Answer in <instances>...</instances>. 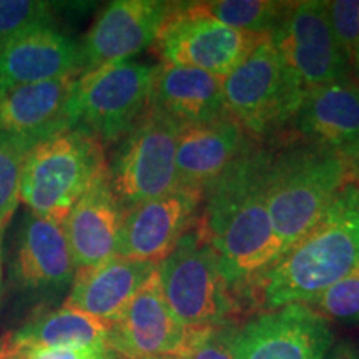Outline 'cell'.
I'll use <instances>...</instances> for the list:
<instances>
[{"label": "cell", "instance_id": "cell-9", "mask_svg": "<svg viewBox=\"0 0 359 359\" xmlns=\"http://www.w3.org/2000/svg\"><path fill=\"white\" fill-rule=\"evenodd\" d=\"M269 35L231 29L205 15L195 2L175 4L151 45L161 64L193 67L224 79Z\"/></svg>", "mask_w": 359, "mask_h": 359}, {"label": "cell", "instance_id": "cell-11", "mask_svg": "<svg viewBox=\"0 0 359 359\" xmlns=\"http://www.w3.org/2000/svg\"><path fill=\"white\" fill-rule=\"evenodd\" d=\"M206 330L183 325L175 316L165 302L155 269L110 326L109 349L116 359H183Z\"/></svg>", "mask_w": 359, "mask_h": 359}, {"label": "cell", "instance_id": "cell-16", "mask_svg": "<svg viewBox=\"0 0 359 359\" xmlns=\"http://www.w3.org/2000/svg\"><path fill=\"white\" fill-rule=\"evenodd\" d=\"M80 75L0 88V138L29 151L72 127L70 100Z\"/></svg>", "mask_w": 359, "mask_h": 359}, {"label": "cell", "instance_id": "cell-25", "mask_svg": "<svg viewBox=\"0 0 359 359\" xmlns=\"http://www.w3.org/2000/svg\"><path fill=\"white\" fill-rule=\"evenodd\" d=\"M55 27V7L39 0H0V47L20 35Z\"/></svg>", "mask_w": 359, "mask_h": 359}, {"label": "cell", "instance_id": "cell-32", "mask_svg": "<svg viewBox=\"0 0 359 359\" xmlns=\"http://www.w3.org/2000/svg\"><path fill=\"white\" fill-rule=\"evenodd\" d=\"M351 70H354V75L359 79V48L356 52V55L353 58V64H351Z\"/></svg>", "mask_w": 359, "mask_h": 359}, {"label": "cell", "instance_id": "cell-18", "mask_svg": "<svg viewBox=\"0 0 359 359\" xmlns=\"http://www.w3.org/2000/svg\"><path fill=\"white\" fill-rule=\"evenodd\" d=\"M123 210L111 187L110 170L74 205L64 231L77 271L118 255Z\"/></svg>", "mask_w": 359, "mask_h": 359}, {"label": "cell", "instance_id": "cell-8", "mask_svg": "<svg viewBox=\"0 0 359 359\" xmlns=\"http://www.w3.org/2000/svg\"><path fill=\"white\" fill-rule=\"evenodd\" d=\"M180 127L154 109L145 110L118 143L111 165V187L123 208L158 198L180 187L177 145Z\"/></svg>", "mask_w": 359, "mask_h": 359}, {"label": "cell", "instance_id": "cell-10", "mask_svg": "<svg viewBox=\"0 0 359 359\" xmlns=\"http://www.w3.org/2000/svg\"><path fill=\"white\" fill-rule=\"evenodd\" d=\"M269 39L304 97L336 80L351 77V64L327 22L326 2H290Z\"/></svg>", "mask_w": 359, "mask_h": 359}, {"label": "cell", "instance_id": "cell-29", "mask_svg": "<svg viewBox=\"0 0 359 359\" xmlns=\"http://www.w3.org/2000/svg\"><path fill=\"white\" fill-rule=\"evenodd\" d=\"M235 331L228 326L208 327L183 359H235L231 338Z\"/></svg>", "mask_w": 359, "mask_h": 359}, {"label": "cell", "instance_id": "cell-30", "mask_svg": "<svg viewBox=\"0 0 359 359\" xmlns=\"http://www.w3.org/2000/svg\"><path fill=\"white\" fill-rule=\"evenodd\" d=\"M22 359H116L109 348H39L20 354Z\"/></svg>", "mask_w": 359, "mask_h": 359}, {"label": "cell", "instance_id": "cell-13", "mask_svg": "<svg viewBox=\"0 0 359 359\" xmlns=\"http://www.w3.org/2000/svg\"><path fill=\"white\" fill-rule=\"evenodd\" d=\"M201 203L203 193L178 187L158 198L127 206L123 210L118 255L158 266L195 226Z\"/></svg>", "mask_w": 359, "mask_h": 359}, {"label": "cell", "instance_id": "cell-15", "mask_svg": "<svg viewBox=\"0 0 359 359\" xmlns=\"http://www.w3.org/2000/svg\"><path fill=\"white\" fill-rule=\"evenodd\" d=\"M75 268L64 223L25 213L11 258V281L22 293L58 296L74 283Z\"/></svg>", "mask_w": 359, "mask_h": 359}, {"label": "cell", "instance_id": "cell-3", "mask_svg": "<svg viewBox=\"0 0 359 359\" xmlns=\"http://www.w3.org/2000/svg\"><path fill=\"white\" fill-rule=\"evenodd\" d=\"M351 173L346 161L311 143L273 151L268 210L281 255L320 222Z\"/></svg>", "mask_w": 359, "mask_h": 359}, {"label": "cell", "instance_id": "cell-19", "mask_svg": "<svg viewBox=\"0 0 359 359\" xmlns=\"http://www.w3.org/2000/svg\"><path fill=\"white\" fill-rule=\"evenodd\" d=\"M80 43L57 27L24 34L0 47V88L82 75Z\"/></svg>", "mask_w": 359, "mask_h": 359}, {"label": "cell", "instance_id": "cell-31", "mask_svg": "<svg viewBox=\"0 0 359 359\" xmlns=\"http://www.w3.org/2000/svg\"><path fill=\"white\" fill-rule=\"evenodd\" d=\"M323 359H359V346L353 341H338L327 349Z\"/></svg>", "mask_w": 359, "mask_h": 359}, {"label": "cell", "instance_id": "cell-20", "mask_svg": "<svg viewBox=\"0 0 359 359\" xmlns=\"http://www.w3.org/2000/svg\"><path fill=\"white\" fill-rule=\"evenodd\" d=\"M250 135L231 116L180 130L177 172L180 187L203 193L248 148Z\"/></svg>", "mask_w": 359, "mask_h": 359}, {"label": "cell", "instance_id": "cell-12", "mask_svg": "<svg viewBox=\"0 0 359 359\" xmlns=\"http://www.w3.org/2000/svg\"><path fill=\"white\" fill-rule=\"evenodd\" d=\"M330 321L308 304L271 309L235 331V359H323L333 346Z\"/></svg>", "mask_w": 359, "mask_h": 359}, {"label": "cell", "instance_id": "cell-36", "mask_svg": "<svg viewBox=\"0 0 359 359\" xmlns=\"http://www.w3.org/2000/svg\"><path fill=\"white\" fill-rule=\"evenodd\" d=\"M0 359H4V358H2V354H0Z\"/></svg>", "mask_w": 359, "mask_h": 359}, {"label": "cell", "instance_id": "cell-7", "mask_svg": "<svg viewBox=\"0 0 359 359\" xmlns=\"http://www.w3.org/2000/svg\"><path fill=\"white\" fill-rule=\"evenodd\" d=\"M226 115L250 137H263L294 120L304 95L266 39L222 82Z\"/></svg>", "mask_w": 359, "mask_h": 359}, {"label": "cell", "instance_id": "cell-28", "mask_svg": "<svg viewBox=\"0 0 359 359\" xmlns=\"http://www.w3.org/2000/svg\"><path fill=\"white\" fill-rule=\"evenodd\" d=\"M326 13L336 42L349 64H353L359 48V0L326 2Z\"/></svg>", "mask_w": 359, "mask_h": 359}, {"label": "cell", "instance_id": "cell-1", "mask_svg": "<svg viewBox=\"0 0 359 359\" xmlns=\"http://www.w3.org/2000/svg\"><path fill=\"white\" fill-rule=\"evenodd\" d=\"M273 151L250 143L235 163L203 191L195 228L217 251L238 294L281 257L268 210Z\"/></svg>", "mask_w": 359, "mask_h": 359}, {"label": "cell", "instance_id": "cell-17", "mask_svg": "<svg viewBox=\"0 0 359 359\" xmlns=\"http://www.w3.org/2000/svg\"><path fill=\"white\" fill-rule=\"evenodd\" d=\"M296 127L308 143L330 151L353 170L359 168V83L336 80L304 97Z\"/></svg>", "mask_w": 359, "mask_h": 359}, {"label": "cell", "instance_id": "cell-23", "mask_svg": "<svg viewBox=\"0 0 359 359\" xmlns=\"http://www.w3.org/2000/svg\"><path fill=\"white\" fill-rule=\"evenodd\" d=\"M110 325L77 309L62 306L30 318L0 339L4 359L39 348H109Z\"/></svg>", "mask_w": 359, "mask_h": 359}, {"label": "cell", "instance_id": "cell-2", "mask_svg": "<svg viewBox=\"0 0 359 359\" xmlns=\"http://www.w3.org/2000/svg\"><path fill=\"white\" fill-rule=\"evenodd\" d=\"M359 266V183L348 182L314 226L255 281L268 311L308 304Z\"/></svg>", "mask_w": 359, "mask_h": 359}, {"label": "cell", "instance_id": "cell-33", "mask_svg": "<svg viewBox=\"0 0 359 359\" xmlns=\"http://www.w3.org/2000/svg\"><path fill=\"white\" fill-rule=\"evenodd\" d=\"M6 230H0V285H2V238Z\"/></svg>", "mask_w": 359, "mask_h": 359}, {"label": "cell", "instance_id": "cell-24", "mask_svg": "<svg viewBox=\"0 0 359 359\" xmlns=\"http://www.w3.org/2000/svg\"><path fill=\"white\" fill-rule=\"evenodd\" d=\"M196 8L205 15L246 32L271 35L285 15L290 2L273 0H210L195 2Z\"/></svg>", "mask_w": 359, "mask_h": 359}, {"label": "cell", "instance_id": "cell-35", "mask_svg": "<svg viewBox=\"0 0 359 359\" xmlns=\"http://www.w3.org/2000/svg\"><path fill=\"white\" fill-rule=\"evenodd\" d=\"M165 359H178V358H165Z\"/></svg>", "mask_w": 359, "mask_h": 359}, {"label": "cell", "instance_id": "cell-21", "mask_svg": "<svg viewBox=\"0 0 359 359\" xmlns=\"http://www.w3.org/2000/svg\"><path fill=\"white\" fill-rule=\"evenodd\" d=\"M155 269L154 263L137 262L120 255L92 268L79 269L64 306L111 326Z\"/></svg>", "mask_w": 359, "mask_h": 359}, {"label": "cell", "instance_id": "cell-14", "mask_svg": "<svg viewBox=\"0 0 359 359\" xmlns=\"http://www.w3.org/2000/svg\"><path fill=\"white\" fill-rule=\"evenodd\" d=\"M173 2L161 0H116L93 20L80 42L85 72L115 62L132 60L155 43Z\"/></svg>", "mask_w": 359, "mask_h": 359}, {"label": "cell", "instance_id": "cell-22", "mask_svg": "<svg viewBox=\"0 0 359 359\" xmlns=\"http://www.w3.org/2000/svg\"><path fill=\"white\" fill-rule=\"evenodd\" d=\"M222 82L223 79L193 67L158 64L148 109L160 111L180 127L215 122L226 116Z\"/></svg>", "mask_w": 359, "mask_h": 359}, {"label": "cell", "instance_id": "cell-34", "mask_svg": "<svg viewBox=\"0 0 359 359\" xmlns=\"http://www.w3.org/2000/svg\"><path fill=\"white\" fill-rule=\"evenodd\" d=\"M11 359H22L20 356H17V358H11Z\"/></svg>", "mask_w": 359, "mask_h": 359}, {"label": "cell", "instance_id": "cell-6", "mask_svg": "<svg viewBox=\"0 0 359 359\" xmlns=\"http://www.w3.org/2000/svg\"><path fill=\"white\" fill-rule=\"evenodd\" d=\"M155 69L123 60L85 72L72 93V127L92 133L103 147L122 142L145 114Z\"/></svg>", "mask_w": 359, "mask_h": 359}, {"label": "cell", "instance_id": "cell-4", "mask_svg": "<svg viewBox=\"0 0 359 359\" xmlns=\"http://www.w3.org/2000/svg\"><path fill=\"white\" fill-rule=\"evenodd\" d=\"M107 172L103 143L82 128H70L27 151L20 203L30 213L64 223L74 205Z\"/></svg>", "mask_w": 359, "mask_h": 359}, {"label": "cell", "instance_id": "cell-5", "mask_svg": "<svg viewBox=\"0 0 359 359\" xmlns=\"http://www.w3.org/2000/svg\"><path fill=\"white\" fill-rule=\"evenodd\" d=\"M172 313L190 327L228 326L240 313V296L223 275L219 258L195 226L156 266Z\"/></svg>", "mask_w": 359, "mask_h": 359}, {"label": "cell", "instance_id": "cell-26", "mask_svg": "<svg viewBox=\"0 0 359 359\" xmlns=\"http://www.w3.org/2000/svg\"><path fill=\"white\" fill-rule=\"evenodd\" d=\"M308 306L327 321L359 323V266L318 294Z\"/></svg>", "mask_w": 359, "mask_h": 359}, {"label": "cell", "instance_id": "cell-27", "mask_svg": "<svg viewBox=\"0 0 359 359\" xmlns=\"http://www.w3.org/2000/svg\"><path fill=\"white\" fill-rule=\"evenodd\" d=\"M25 155L24 148L0 138V230H7L20 203V172Z\"/></svg>", "mask_w": 359, "mask_h": 359}]
</instances>
